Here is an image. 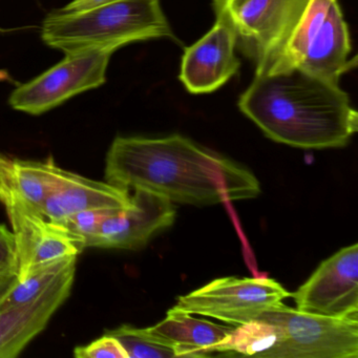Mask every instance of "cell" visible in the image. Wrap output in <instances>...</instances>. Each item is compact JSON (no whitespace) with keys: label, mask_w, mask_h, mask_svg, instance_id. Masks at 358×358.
<instances>
[{"label":"cell","mask_w":358,"mask_h":358,"mask_svg":"<svg viewBox=\"0 0 358 358\" xmlns=\"http://www.w3.org/2000/svg\"><path fill=\"white\" fill-rule=\"evenodd\" d=\"M104 177L129 190H148L173 203L198 206L261 194V184L250 171L181 135L115 138Z\"/></svg>","instance_id":"6da1fadb"},{"label":"cell","mask_w":358,"mask_h":358,"mask_svg":"<svg viewBox=\"0 0 358 358\" xmlns=\"http://www.w3.org/2000/svg\"><path fill=\"white\" fill-rule=\"evenodd\" d=\"M238 108L269 139L303 150L343 148L358 129L348 94L297 69L255 75Z\"/></svg>","instance_id":"7a4b0ae2"},{"label":"cell","mask_w":358,"mask_h":358,"mask_svg":"<svg viewBox=\"0 0 358 358\" xmlns=\"http://www.w3.org/2000/svg\"><path fill=\"white\" fill-rule=\"evenodd\" d=\"M171 37L160 0H120L79 12H52L41 28L45 45L68 54L114 53L129 43Z\"/></svg>","instance_id":"3957f363"},{"label":"cell","mask_w":358,"mask_h":358,"mask_svg":"<svg viewBox=\"0 0 358 358\" xmlns=\"http://www.w3.org/2000/svg\"><path fill=\"white\" fill-rule=\"evenodd\" d=\"M309 0H213L215 22L236 35V49L255 62V75L284 71V53Z\"/></svg>","instance_id":"277c9868"},{"label":"cell","mask_w":358,"mask_h":358,"mask_svg":"<svg viewBox=\"0 0 358 358\" xmlns=\"http://www.w3.org/2000/svg\"><path fill=\"white\" fill-rule=\"evenodd\" d=\"M349 29L338 0H309L284 53V71L297 69L327 83L338 85L357 66Z\"/></svg>","instance_id":"5b68a950"},{"label":"cell","mask_w":358,"mask_h":358,"mask_svg":"<svg viewBox=\"0 0 358 358\" xmlns=\"http://www.w3.org/2000/svg\"><path fill=\"white\" fill-rule=\"evenodd\" d=\"M259 318L282 328V343L263 358H357L358 318L308 313L280 303Z\"/></svg>","instance_id":"8992f818"},{"label":"cell","mask_w":358,"mask_h":358,"mask_svg":"<svg viewBox=\"0 0 358 358\" xmlns=\"http://www.w3.org/2000/svg\"><path fill=\"white\" fill-rule=\"evenodd\" d=\"M289 296L291 293L272 278L229 276L178 297L173 308L236 327L261 317Z\"/></svg>","instance_id":"52a82bcc"},{"label":"cell","mask_w":358,"mask_h":358,"mask_svg":"<svg viewBox=\"0 0 358 358\" xmlns=\"http://www.w3.org/2000/svg\"><path fill=\"white\" fill-rule=\"evenodd\" d=\"M112 55L106 51L68 54L47 72L14 90L10 106L18 112L38 116L74 96L97 89L106 83Z\"/></svg>","instance_id":"ba28073f"},{"label":"cell","mask_w":358,"mask_h":358,"mask_svg":"<svg viewBox=\"0 0 358 358\" xmlns=\"http://www.w3.org/2000/svg\"><path fill=\"white\" fill-rule=\"evenodd\" d=\"M0 203L15 236L18 280L41 266L83 252L68 230L50 221L38 207L6 192H0Z\"/></svg>","instance_id":"9c48e42d"},{"label":"cell","mask_w":358,"mask_h":358,"mask_svg":"<svg viewBox=\"0 0 358 358\" xmlns=\"http://www.w3.org/2000/svg\"><path fill=\"white\" fill-rule=\"evenodd\" d=\"M291 296L299 311L358 318V245L341 248L322 262Z\"/></svg>","instance_id":"30bf717a"},{"label":"cell","mask_w":358,"mask_h":358,"mask_svg":"<svg viewBox=\"0 0 358 358\" xmlns=\"http://www.w3.org/2000/svg\"><path fill=\"white\" fill-rule=\"evenodd\" d=\"M173 203L161 194L134 190L129 208L117 209L98 230L94 248L134 250L145 246L176 220Z\"/></svg>","instance_id":"8fae6325"},{"label":"cell","mask_w":358,"mask_h":358,"mask_svg":"<svg viewBox=\"0 0 358 358\" xmlns=\"http://www.w3.org/2000/svg\"><path fill=\"white\" fill-rule=\"evenodd\" d=\"M236 48L231 29L215 22L207 34L184 52L179 78L186 90L192 94H209L223 87L240 70Z\"/></svg>","instance_id":"7c38bea8"},{"label":"cell","mask_w":358,"mask_h":358,"mask_svg":"<svg viewBox=\"0 0 358 358\" xmlns=\"http://www.w3.org/2000/svg\"><path fill=\"white\" fill-rule=\"evenodd\" d=\"M131 204L127 188L100 182L64 169L59 184L52 190L41 207L43 215L54 223L80 211L91 209H125Z\"/></svg>","instance_id":"4fadbf2b"},{"label":"cell","mask_w":358,"mask_h":358,"mask_svg":"<svg viewBox=\"0 0 358 358\" xmlns=\"http://www.w3.org/2000/svg\"><path fill=\"white\" fill-rule=\"evenodd\" d=\"M234 326H223L171 308L166 317L146 330L175 350L177 357L217 355V347Z\"/></svg>","instance_id":"5bb4252c"},{"label":"cell","mask_w":358,"mask_h":358,"mask_svg":"<svg viewBox=\"0 0 358 358\" xmlns=\"http://www.w3.org/2000/svg\"><path fill=\"white\" fill-rule=\"evenodd\" d=\"M72 288L56 291L35 303L0 310V358H15L41 334Z\"/></svg>","instance_id":"9a60e30c"},{"label":"cell","mask_w":358,"mask_h":358,"mask_svg":"<svg viewBox=\"0 0 358 358\" xmlns=\"http://www.w3.org/2000/svg\"><path fill=\"white\" fill-rule=\"evenodd\" d=\"M64 173L53 157L31 161L0 152V192L13 194L41 209Z\"/></svg>","instance_id":"2e32d148"},{"label":"cell","mask_w":358,"mask_h":358,"mask_svg":"<svg viewBox=\"0 0 358 358\" xmlns=\"http://www.w3.org/2000/svg\"><path fill=\"white\" fill-rule=\"evenodd\" d=\"M77 257L58 259L41 266L18 280L0 297V310L22 307L64 288H72L76 275Z\"/></svg>","instance_id":"e0dca14e"},{"label":"cell","mask_w":358,"mask_h":358,"mask_svg":"<svg viewBox=\"0 0 358 358\" xmlns=\"http://www.w3.org/2000/svg\"><path fill=\"white\" fill-rule=\"evenodd\" d=\"M282 337L284 333L278 324L257 318L234 327L217 345V351L221 355H253L263 358L282 343Z\"/></svg>","instance_id":"ac0fdd59"},{"label":"cell","mask_w":358,"mask_h":358,"mask_svg":"<svg viewBox=\"0 0 358 358\" xmlns=\"http://www.w3.org/2000/svg\"><path fill=\"white\" fill-rule=\"evenodd\" d=\"M106 333L120 341L129 358L177 357L173 348L150 334L146 328L140 329L131 324H122Z\"/></svg>","instance_id":"d6986e66"},{"label":"cell","mask_w":358,"mask_h":358,"mask_svg":"<svg viewBox=\"0 0 358 358\" xmlns=\"http://www.w3.org/2000/svg\"><path fill=\"white\" fill-rule=\"evenodd\" d=\"M115 210L117 209H91L80 211L56 224L64 226L83 251L94 247L100 225Z\"/></svg>","instance_id":"ffe728a7"},{"label":"cell","mask_w":358,"mask_h":358,"mask_svg":"<svg viewBox=\"0 0 358 358\" xmlns=\"http://www.w3.org/2000/svg\"><path fill=\"white\" fill-rule=\"evenodd\" d=\"M74 355L77 358H129L120 341L108 333L89 345L77 347Z\"/></svg>","instance_id":"44dd1931"},{"label":"cell","mask_w":358,"mask_h":358,"mask_svg":"<svg viewBox=\"0 0 358 358\" xmlns=\"http://www.w3.org/2000/svg\"><path fill=\"white\" fill-rule=\"evenodd\" d=\"M0 269L17 273V251L15 236L5 224H0Z\"/></svg>","instance_id":"7402d4cb"},{"label":"cell","mask_w":358,"mask_h":358,"mask_svg":"<svg viewBox=\"0 0 358 358\" xmlns=\"http://www.w3.org/2000/svg\"><path fill=\"white\" fill-rule=\"evenodd\" d=\"M116 1H120V0H73L72 3L60 10L64 12L85 11V10L93 9V8L108 5Z\"/></svg>","instance_id":"603a6c76"},{"label":"cell","mask_w":358,"mask_h":358,"mask_svg":"<svg viewBox=\"0 0 358 358\" xmlns=\"http://www.w3.org/2000/svg\"><path fill=\"white\" fill-rule=\"evenodd\" d=\"M17 278L16 271L0 269V297L3 296Z\"/></svg>","instance_id":"cb8c5ba5"}]
</instances>
